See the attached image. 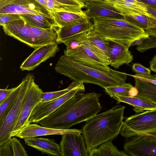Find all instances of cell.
<instances>
[{
  "mask_svg": "<svg viewBox=\"0 0 156 156\" xmlns=\"http://www.w3.org/2000/svg\"><path fill=\"white\" fill-rule=\"evenodd\" d=\"M56 72L78 83H91L103 88L125 83L127 73L113 70L108 65L66 55L56 64Z\"/></svg>",
  "mask_w": 156,
  "mask_h": 156,
  "instance_id": "obj_1",
  "label": "cell"
},
{
  "mask_svg": "<svg viewBox=\"0 0 156 156\" xmlns=\"http://www.w3.org/2000/svg\"><path fill=\"white\" fill-rule=\"evenodd\" d=\"M83 44L87 46L107 65H109L108 57L109 41L94 30L88 32L86 40Z\"/></svg>",
  "mask_w": 156,
  "mask_h": 156,
  "instance_id": "obj_18",
  "label": "cell"
},
{
  "mask_svg": "<svg viewBox=\"0 0 156 156\" xmlns=\"http://www.w3.org/2000/svg\"><path fill=\"white\" fill-rule=\"evenodd\" d=\"M11 143L14 156H28L24 148L16 138H11Z\"/></svg>",
  "mask_w": 156,
  "mask_h": 156,
  "instance_id": "obj_32",
  "label": "cell"
},
{
  "mask_svg": "<svg viewBox=\"0 0 156 156\" xmlns=\"http://www.w3.org/2000/svg\"><path fill=\"white\" fill-rule=\"evenodd\" d=\"M11 143L9 142L0 145V156H14Z\"/></svg>",
  "mask_w": 156,
  "mask_h": 156,
  "instance_id": "obj_36",
  "label": "cell"
},
{
  "mask_svg": "<svg viewBox=\"0 0 156 156\" xmlns=\"http://www.w3.org/2000/svg\"><path fill=\"white\" fill-rule=\"evenodd\" d=\"M15 88V87L10 89H0V103L10 94Z\"/></svg>",
  "mask_w": 156,
  "mask_h": 156,
  "instance_id": "obj_38",
  "label": "cell"
},
{
  "mask_svg": "<svg viewBox=\"0 0 156 156\" xmlns=\"http://www.w3.org/2000/svg\"><path fill=\"white\" fill-rule=\"evenodd\" d=\"M22 86V83L15 87L10 94L0 103V126L4 122L8 112L18 96Z\"/></svg>",
  "mask_w": 156,
  "mask_h": 156,
  "instance_id": "obj_26",
  "label": "cell"
},
{
  "mask_svg": "<svg viewBox=\"0 0 156 156\" xmlns=\"http://www.w3.org/2000/svg\"><path fill=\"white\" fill-rule=\"evenodd\" d=\"M34 14L54 18L51 12L35 0H0V14Z\"/></svg>",
  "mask_w": 156,
  "mask_h": 156,
  "instance_id": "obj_8",
  "label": "cell"
},
{
  "mask_svg": "<svg viewBox=\"0 0 156 156\" xmlns=\"http://www.w3.org/2000/svg\"><path fill=\"white\" fill-rule=\"evenodd\" d=\"M149 63L151 69L156 73V54L152 58Z\"/></svg>",
  "mask_w": 156,
  "mask_h": 156,
  "instance_id": "obj_41",
  "label": "cell"
},
{
  "mask_svg": "<svg viewBox=\"0 0 156 156\" xmlns=\"http://www.w3.org/2000/svg\"><path fill=\"white\" fill-rule=\"evenodd\" d=\"M124 149L129 156H156V134L144 133L126 138Z\"/></svg>",
  "mask_w": 156,
  "mask_h": 156,
  "instance_id": "obj_10",
  "label": "cell"
},
{
  "mask_svg": "<svg viewBox=\"0 0 156 156\" xmlns=\"http://www.w3.org/2000/svg\"><path fill=\"white\" fill-rule=\"evenodd\" d=\"M46 8L51 12H79L82 9L63 4L55 0H46Z\"/></svg>",
  "mask_w": 156,
  "mask_h": 156,
  "instance_id": "obj_28",
  "label": "cell"
},
{
  "mask_svg": "<svg viewBox=\"0 0 156 156\" xmlns=\"http://www.w3.org/2000/svg\"><path fill=\"white\" fill-rule=\"evenodd\" d=\"M117 101L127 103L133 106V110L136 113L146 110H156V103L150 100L141 97L114 95L113 97Z\"/></svg>",
  "mask_w": 156,
  "mask_h": 156,
  "instance_id": "obj_21",
  "label": "cell"
},
{
  "mask_svg": "<svg viewBox=\"0 0 156 156\" xmlns=\"http://www.w3.org/2000/svg\"><path fill=\"white\" fill-rule=\"evenodd\" d=\"M63 4L81 9L85 7L84 3L79 0H55Z\"/></svg>",
  "mask_w": 156,
  "mask_h": 156,
  "instance_id": "obj_37",
  "label": "cell"
},
{
  "mask_svg": "<svg viewBox=\"0 0 156 156\" xmlns=\"http://www.w3.org/2000/svg\"><path fill=\"white\" fill-rule=\"evenodd\" d=\"M125 108L115 105L86 121L82 134L89 153L103 143L112 140L120 133Z\"/></svg>",
  "mask_w": 156,
  "mask_h": 156,
  "instance_id": "obj_3",
  "label": "cell"
},
{
  "mask_svg": "<svg viewBox=\"0 0 156 156\" xmlns=\"http://www.w3.org/2000/svg\"><path fill=\"white\" fill-rule=\"evenodd\" d=\"M43 91L34 82L31 83L24 99L20 115L12 133L15 136L23 127L28 125L29 119L37 104L41 101Z\"/></svg>",
  "mask_w": 156,
  "mask_h": 156,
  "instance_id": "obj_11",
  "label": "cell"
},
{
  "mask_svg": "<svg viewBox=\"0 0 156 156\" xmlns=\"http://www.w3.org/2000/svg\"><path fill=\"white\" fill-rule=\"evenodd\" d=\"M34 80L33 74H28L22 81L20 93L4 122L0 126V145L10 141L12 133L20 115L21 106L28 90Z\"/></svg>",
  "mask_w": 156,
  "mask_h": 156,
  "instance_id": "obj_7",
  "label": "cell"
},
{
  "mask_svg": "<svg viewBox=\"0 0 156 156\" xmlns=\"http://www.w3.org/2000/svg\"><path fill=\"white\" fill-rule=\"evenodd\" d=\"M109 41L108 57L109 65L115 69H118L123 65L129 64L132 61L133 57L128 46Z\"/></svg>",
  "mask_w": 156,
  "mask_h": 156,
  "instance_id": "obj_16",
  "label": "cell"
},
{
  "mask_svg": "<svg viewBox=\"0 0 156 156\" xmlns=\"http://www.w3.org/2000/svg\"><path fill=\"white\" fill-rule=\"evenodd\" d=\"M146 8L148 12L156 18V9L147 5H146ZM150 36L156 38V31L152 34Z\"/></svg>",
  "mask_w": 156,
  "mask_h": 156,
  "instance_id": "obj_39",
  "label": "cell"
},
{
  "mask_svg": "<svg viewBox=\"0 0 156 156\" xmlns=\"http://www.w3.org/2000/svg\"><path fill=\"white\" fill-rule=\"evenodd\" d=\"M144 133L156 134V110L136 113L126 118L120 132L126 138Z\"/></svg>",
  "mask_w": 156,
  "mask_h": 156,
  "instance_id": "obj_6",
  "label": "cell"
},
{
  "mask_svg": "<svg viewBox=\"0 0 156 156\" xmlns=\"http://www.w3.org/2000/svg\"><path fill=\"white\" fill-rule=\"evenodd\" d=\"M83 2H86L90 1L94 2H103L104 0H79Z\"/></svg>",
  "mask_w": 156,
  "mask_h": 156,
  "instance_id": "obj_44",
  "label": "cell"
},
{
  "mask_svg": "<svg viewBox=\"0 0 156 156\" xmlns=\"http://www.w3.org/2000/svg\"><path fill=\"white\" fill-rule=\"evenodd\" d=\"M51 13L61 28L87 16L83 11L79 12L63 11Z\"/></svg>",
  "mask_w": 156,
  "mask_h": 156,
  "instance_id": "obj_22",
  "label": "cell"
},
{
  "mask_svg": "<svg viewBox=\"0 0 156 156\" xmlns=\"http://www.w3.org/2000/svg\"><path fill=\"white\" fill-rule=\"evenodd\" d=\"M139 91L136 87H133L129 90L128 92V96L131 97L136 96L138 94Z\"/></svg>",
  "mask_w": 156,
  "mask_h": 156,
  "instance_id": "obj_42",
  "label": "cell"
},
{
  "mask_svg": "<svg viewBox=\"0 0 156 156\" xmlns=\"http://www.w3.org/2000/svg\"><path fill=\"white\" fill-rule=\"evenodd\" d=\"M86 16L75 22L60 28L58 32V43H63L78 34L94 30V24Z\"/></svg>",
  "mask_w": 156,
  "mask_h": 156,
  "instance_id": "obj_17",
  "label": "cell"
},
{
  "mask_svg": "<svg viewBox=\"0 0 156 156\" xmlns=\"http://www.w3.org/2000/svg\"><path fill=\"white\" fill-rule=\"evenodd\" d=\"M21 15L34 25L41 28L49 29L56 27H60L54 18H47L34 14Z\"/></svg>",
  "mask_w": 156,
  "mask_h": 156,
  "instance_id": "obj_27",
  "label": "cell"
},
{
  "mask_svg": "<svg viewBox=\"0 0 156 156\" xmlns=\"http://www.w3.org/2000/svg\"><path fill=\"white\" fill-rule=\"evenodd\" d=\"M148 5L154 9H156V0H137Z\"/></svg>",
  "mask_w": 156,
  "mask_h": 156,
  "instance_id": "obj_40",
  "label": "cell"
},
{
  "mask_svg": "<svg viewBox=\"0 0 156 156\" xmlns=\"http://www.w3.org/2000/svg\"><path fill=\"white\" fill-rule=\"evenodd\" d=\"M132 70L136 74L149 75L151 71L150 69L146 68L139 63H134L132 67Z\"/></svg>",
  "mask_w": 156,
  "mask_h": 156,
  "instance_id": "obj_34",
  "label": "cell"
},
{
  "mask_svg": "<svg viewBox=\"0 0 156 156\" xmlns=\"http://www.w3.org/2000/svg\"><path fill=\"white\" fill-rule=\"evenodd\" d=\"M92 19L94 30L104 38L129 48L135 41L150 37L145 30L124 18H97Z\"/></svg>",
  "mask_w": 156,
  "mask_h": 156,
  "instance_id": "obj_5",
  "label": "cell"
},
{
  "mask_svg": "<svg viewBox=\"0 0 156 156\" xmlns=\"http://www.w3.org/2000/svg\"><path fill=\"white\" fill-rule=\"evenodd\" d=\"M64 54L67 56L93 62L107 65L104 61L93 52L87 46L84 44H83L71 52Z\"/></svg>",
  "mask_w": 156,
  "mask_h": 156,
  "instance_id": "obj_23",
  "label": "cell"
},
{
  "mask_svg": "<svg viewBox=\"0 0 156 156\" xmlns=\"http://www.w3.org/2000/svg\"><path fill=\"white\" fill-rule=\"evenodd\" d=\"M134 79L135 86L139 91L136 96L148 99L156 103V85Z\"/></svg>",
  "mask_w": 156,
  "mask_h": 156,
  "instance_id": "obj_25",
  "label": "cell"
},
{
  "mask_svg": "<svg viewBox=\"0 0 156 156\" xmlns=\"http://www.w3.org/2000/svg\"><path fill=\"white\" fill-rule=\"evenodd\" d=\"M41 5L46 8V0H35Z\"/></svg>",
  "mask_w": 156,
  "mask_h": 156,
  "instance_id": "obj_43",
  "label": "cell"
},
{
  "mask_svg": "<svg viewBox=\"0 0 156 156\" xmlns=\"http://www.w3.org/2000/svg\"><path fill=\"white\" fill-rule=\"evenodd\" d=\"M133 86L130 83L108 87L104 88L105 92L111 97L114 95L128 96V92Z\"/></svg>",
  "mask_w": 156,
  "mask_h": 156,
  "instance_id": "obj_30",
  "label": "cell"
},
{
  "mask_svg": "<svg viewBox=\"0 0 156 156\" xmlns=\"http://www.w3.org/2000/svg\"><path fill=\"white\" fill-rule=\"evenodd\" d=\"M103 2L112 4L124 16L137 14L152 16L148 12L146 5L137 0H104Z\"/></svg>",
  "mask_w": 156,
  "mask_h": 156,
  "instance_id": "obj_19",
  "label": "cell"
},
{
  "mask_svg": "<svg viewBox=\"0 0 156 156\" xmlns=\"http://www.w3.org/2000/svg\"><path fill=\"white\" fill-rule=\"evenodd\" d=\"M88 31L82 33L69 38L63 43L66 47L64 54L71 52L82 45L86 40Z\"/></svg>",
  "mask_w": 156,
  "mask_h": 156,
  "instance_id": "obj_29",
  "label": "cell"
},
{
  "mask_svg": "<svg viewBox=\"0 0 156 156\" xmlns=\"http://www.w3.org/2000/svg\"><path fill=\"white\" fill-rule=\"evenodd\" d=\"M26 145L33 147L42 154L49 155L62 156L60 144L54 139L31 137L24 139Z\"/></svg>",
  "mask_w": 156,
  "mask_h": 156,
  "instance_id": "obj_20",
  "label": "cell"
},
{
  "mask_svg": "<svg viewBox=\"0 0 156 156\" xmlns=\"http://www.w3.org/2000/svg\"><path fill=\"white\" fill-rule=\"evenodd\" d=\"M101 95L94 92L76 95L37 124L46 127L69 129L74 125L87 121L101 111Z\"/></svg>",
  "mask_w": 156,
  "mask_h": 156,
  "instance_id": "obj_2",
  "label": "cell"
},
{
  "mask_svg": "<svg viewBox=\"0 0 156 156\" xmlns=\"http://www.w3.org/2000/svg\"><path fill=\"white\" fill-rule=\"evenodd\" d=\"M75 133L61 135L60 146L62 156H89L83 136Z\"/></svg>",
  "mask_w": 156,
  "mask_h": 156,
  "instance_id": "obj_12",
  "label": "cell"
},
{
  "mask_svg": "<svg viewBox=\"0 0 156 156\" xmlns=\"http://www.w3.org/2000/svg\"><path fill=\"white\" fill-rule=\"evenodd\" d=\"M56 42L42 45L35 49L21 64L20 69L22 71L32 70L41 63L54 56L59 48Z\"/></svg>",
  "mask_w": 156,
  "mask_h": 156,
  "instance_id": "obj_13",
  "label": "cell"
},
{
  "mask_svg": "<svg viewBox=\"0 0 156 156\" xmlns=\"http://www.w3.org/2000/svg\"><path fill=\"white\" fill-rule=\"evenodd\" d=\"M5 34L35 49L56 42L60 27L44 29L37 27L21 15L20 20L2 26Z\"/></svg>",
  "mask_w": 156,
  "mask_h": 156,
  "instance_id": "obj_4",
  "label": "cell"
},
{
  "mask_svg": "<svg viewBox=\"0 0 156 156\" xmlns=\"http://www.w3.org/2000/svg\"><path fill=\"white\" fill-rule=\"evenodd\" d=\"M21 15L16 14H0L1 26L21 19Z\"/></svg>",
  "mask_w": 156,
  "mask_h": 156,
  "instance_id": "obj_33",
  "label": "cell"
},
{
  "mask_svg": "<svg viewBox=\"0 0 156 156\" xmlns=\"http://www.w3.org/2000/svg\"><path fill=\"white\" fill-rule=\"evenodd\" d=\"M80 133L82 130L76 129H62L43 127L37 123L29 124L23 128L16 136L22 139L48 135H62L64 134Z\"/></svg>",
  "mask_w": 156,
  "mask_h": 156,
  "instance_id": "obj_15",
  "label": "cell"
},
{
  "mask_svg": "<svg viewBox=\"0 0 156 156\" xmlns=\"http://www.w3.org/2000/svg\"><path fill=\"white\" fill-rule=\"evenodd\" d=\"M83 83H80L76 87L57 98L48 101L39 102L29 119L28 125L33 123H37L49 115L70 98L76 95L84 93L85 87Z\"/></svg>",
  "mask_w": 156,
  "mask_h": 156,
  "instance_id": "obj_9",
  "label": "cell"
},
{
  "mask_svg": "<svg viewBox=\"0 0 156 156\" xmlns=\"http://www.w3.org/2000/svg\"><path fill=\"white\" fill-rule=\"evenodd\" d=\"M128 156L125 152L120 151L113 145L112 141L105 142L99 147L92 149L89 156Z\"/></svg>",
  "mask_w": 156,
  "mask_h": 156,
  "instance_id": "obj_24",
  "label": "cell"
},
{
  "mask_svg": "<svg viewBox=\"0 0 156 156\" xmlns=\"http://www.w3.org/2000/svg\"><path fill=\"white\" fill-rule=\"evenodd\" d=\"M128 76L141 80L151 83L156 85V74H151L149 75H143L136 74L132 75L127 74Z\"/></svg>",
  "mask_w": 156,
  "mask_h": 156,
  "instance_id": "obj_35",
  "label": "cell"
},
{
  "mask_svg": "<svg viewBox=\"0 0 156 156\" xmlns=\"http://www.w3.org/2000/svg\"><path fill=\"white\" fill-rule=\"evenodd\" d=\"M84 3L87 9L83 11L89 19L97 18L119 19L124 18L111 3L90 1Z\"/></svg>",
  "mask_w": 156,
  "mask_h": 156,
  "instance_id": "obj_14",
  "label": "cell"
},
{
  "mask_svg": "<svg viewBox=\"0 0 156 156\" xmlns=\"http://www.w3.org/2000/svg\"><path fill=\"white\" fill-rule=\"evenodd\" d=\"M79 83H80L73 81L68 87L63 90L56 91L43 92L41 95V101H48L59 98L76 87Z\"/></svg>",
  "mask_w": 156,
  "mask_h": 156,
  "instance_id": "obj_31",
  "label": "cell"
}]
</instances>
